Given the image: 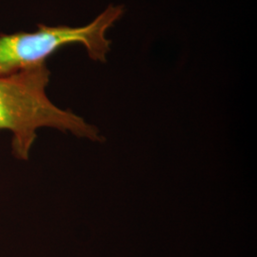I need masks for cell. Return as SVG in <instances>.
Instances as JSON below:
<instances>
[{"label":"cell","instance_id":"6da1fadb","mask_svg":"<svg viewBox=\"0 0 257 257\" xmlns=\"http://www.w3.org/2000/svg\"><path fill=\"white\" fill-rule=\"evenodd\" d=\"M50 75L46 63H42L0 76V131L11 133L13 154L19 160H28L41 128L91 141L103 140L96 127L50 100L46 92Z\"/></svg>","mask_w":257,"mask_h":257},{"label":"cell","instance_id":"7a4b0ae2","mask_svg":"<svg viewBox=\"0 0 257 257\" xmlns=\"http://www.w3.org/2000/svg\"><path fill=\"white\" fill-rule=\"evenodd\" d=\"M124 12L123 6L110 5L82 27L39 24L31 33L0 34V76L46 63L50 55L71 44H81L92 60L105 62L110 49L106 32L122 18Z\"/></svg>","mask_w":257,"mask_h":257}]
</instances>
